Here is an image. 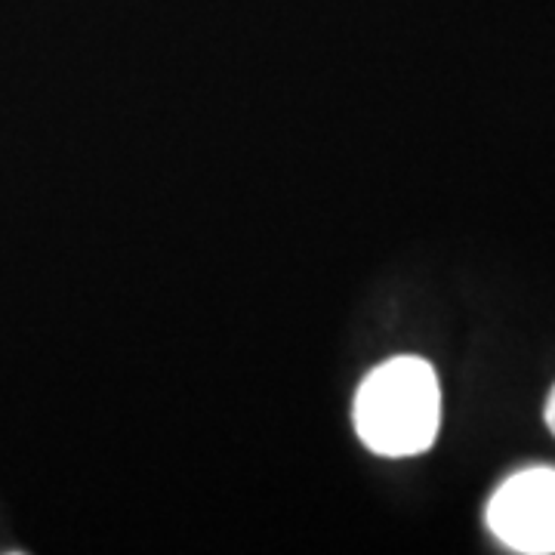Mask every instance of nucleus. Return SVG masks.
Segmentation results:
<instances>
[{"instance_id":"1","label":"nucleus","mask_w":555,"mask_h":555,"mask_svg":"<svg viewBox=\"0 0 555 555\" xmlns=\"http://www.w3.org/2000/svg\"><path fill=\"white\" fill-rule=\"evenodd\" d=\"M441 423V389L429 361L392 358L361 383L358 438L379 456H414L433 448Z\"/></svg>"},{"instance_id":"2","label":"nucleus","mask_w":555,"mask_h":555,"mask_svg":"<svg viewBox=\"0 0 555 555\" xmlns=\"http://www.w3.org/2000/svg\"><path fill=\"white\" fill-rule=\"evenodd\" d=\"M488 525L516 553H555V469H525L506 478L491 496Z\"/></svg>"},{"instance_id":"3","label":"nucleus","mask_w":555,"mask_h":555,"mask_svg":"<svg viewBox=\"0 0 555 555\" xmlns=\"http://www.w3.org/2000/svg\"><path fill=\"white\" fill-rule=\"evenodd\" d=\"M546 423H550V429H553L555 436V389L553 396H550V404H546Z\"/></svg>"}]
</instances>
